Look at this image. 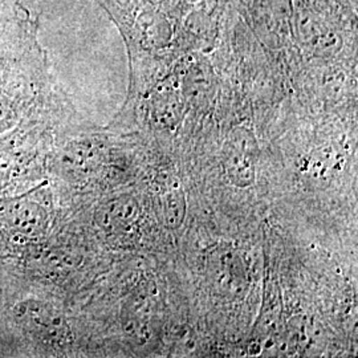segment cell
<instances>
[{
  "label": "cell",
  "instance_id": "obj_1",
  "mask_svg": "<svg viewBox=\"0 0 358 358\" xmlns=\"http://www.w3.org/2000/svg\"><path fill=\"white\" fill-rule=\"evenodd\" d=\"M15 316L19 322L41 340H53L57 331L56 317L51 308L35 300L23 301L15 308Z\"/></svg>",
  "mask_w": 358,
  "mask_h": 358
},
{
  "label": "cell",
  "instance_id": "obj_2",
  "mask_svg": "<svg viewBox=\"0 0 358 358\" xmlns=\"http://www.w3.org/2000/svg\"><path fill=\"white\" fill-rule=\"evenodd\" d=\"M3 113H4V100H3V97L0 96V118H1Z\"/></svg>",
  "mask_w": 358,
  "mask_h": 358
}]
</instances>
